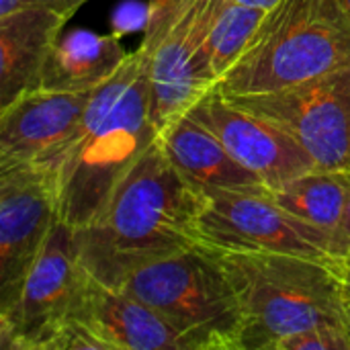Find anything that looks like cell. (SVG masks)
Segmentation results:
<instances>
[{"label":"cell","instance_id":"cell-1","mask_svg":"<svg viewBox=\"0 0 350 350\" xmlns=\"http://www.w3.org/2000/svg\"><path fill=\"white\" fill-rule=\"evenodd\" d=\"M158 139L150 113L148 57L137 47L100 84L76 129L33 162L51 189L57 219L88 226L137 158Z\"/></svg>","mask_w":350,"mask_h":350},{"label":"cell","instance_id":"cell-2","mask_svg":"<svg viewBox=\"0 0 350 350\" xmlns=\"http://www.w3.org/2000/svg\"><path fill=\"white\" fill-rule=\"evenodd\" d=\"M205 195L191 187L156 139L123 174L103 211L76 230L82 267L107 285L199 244Z\"/></svg>","mask_w":350,"mask_h":350},{"label":"cell","instance_id":"cell-3","mask_svg":"<svg viewBox=\"0 0 350 350\" xmlns=\"http://www.w3.org/2000/svg\"><path fill=\"white\" fill-rule=\"evenodd\" d=\"M238 293L240 350H277L318 326L347 328L349 279L342 265L275 252L219 254Z\"/></svg>","mask_w":350,"mask_h":350},{"label":"cell","instance_id":"cell-4","mask_svg":"<svg viewBox=\"0 0 350 350\" xmlns=\"http://www.w3.org/2000/svg\"><path fill=\"white\" fill-rule=\"evenodd\" d=\"M349 64L350 21L338 0H279L217 88L230 96L275 92Z\"/></svg>","mask_w":350,"mask_h":350},{"label":"cell","instance_id":"cell-5","mask_svg":"<svg viewBox=\"0 0 350 350\" xmlns=\"http://www.w3.org/2000/svg\"><path fill=\"white\" fill-rule=\"evenodd\" d=\"M117 287L154 308L187 350H240L244 314L217 252L197 244L129 273Z\"/></svg>","mask_w":350,"mask_h":350},{"label":"cell","instance_id":"cell-6","mask_svg":"<svg viewBox=\"0 0 350 350\" xmlns=\"http://www.w3.org/2000/svg\"><path fill=\"white\" fill-rule=\"evenodd\" d=\"M213 0H150L142 49L148 57L150 113L160 133L217 86L207 55Z\"/></svg>","mask_w":350,"mask_h":350},{"label":"cell","instance_id":"cell-7","mask_svg":"<svg viewBox=\"0 0 350 350\" xmlns=\"http://www.w3.org/2000/svg\"><path fill=\"white\" fill-rule=\"evenodd\" d=\"M197 238L217 254L275 252L342 265L336 236L291 215L269 191L207 193Z\"/></svg>","mask_w":350,"mask_h":350},{"label":"cell","instance_id":"cell-8","mask_svg":"<svg viewBox=\"0 0 350 350\" xmlns=\"http://www.w3.org/2000/svg\"><path fill=\"white\" fill-rule=\"evenodd\" d=\"M84 279L86 269L78 256L76 230L57 219L16 299L0 310V347L53 350L74 322Z\"/></svg>","mask_w":350,"mask_h":350},{"label":"cell","instance_id":"cell-9","mask_svg":"<svg viewBox=\"0 0 350 350\" xmlns=\"http://www.w3.org/2000/svg\"><path fill=\"white\" fill-rule=\"evenodd\" d=\"M226 96L285 129L318 168L350 170V64L283 90Z\"/></svg>","mask_w":350,"mask_h":350},{"label":"cell","instance_id":"cell-10","mask_svg":"<svg viewBox=\"0 0 350 350\" xmlns=\"http://www.w3.org/2000/svg\"><path fill=\"white\" fill-rule=\"evenodd\" d=\"M57 221L55 201L37 164L0 166V310L18 295Z\"/></svg>","mask_w":350,"mask_h":350},{"label":"cell","instance_id":"cell-11","mask_svg":"<svg viewBox=\"0 0 350 350\" xmlns=\"http://www.w3.org/2000/svg\"><path fill=\"white\" fill-rule=\"evenodd\" d=\"M187 113L207 125L228 152L244 168L252 170L269 191L316 168L310 154L285 129L240 107L217 86L205 92Z\"/></svg>","mask_w":350,"mask_h":350},{"label":"cell","instance_id":"cell-12","mask_svg":"<svg viewBox=\"0 0 350 350\" xmlns=\"http://www.w3.org/2000/svg\"><path fill=\"white\" fill-rule=\"evenodd\" d=\"M96 350H187L183 336L146 301L86 271L74 322Z\"/></svg>","mask_w":350,"mask_h":350},{"label":"cell","instance_id":"cell-13","mask_svg":"<svg viewBox=\"0 0 350 350\" xmlns=\"http://www.w3.org/2000/svg\"><path fill=\"white\" fill-rule=\"evenodd\" d=\"M92 92L35 88L0 109V166L37 162L62 144L80 123Z\"/></svg>","mask_w":350,"mask_h":350},{"label":"cell","instance_id":"cell-14","mask_svg":"<svg viewBox=\"0 0 350 350\" xmlns=\"http://www.w3.org/2000/svg\"><path fill=\"white\" fill-rule=\"evenodd\" d=\"M158 139L180 176L207 195L211 191H269L267 185L244 168L221 139L193 115L183 113L160 129Z\"/></svg>","mask_w":350,"mask_h":350},{"label":"cell","instance_id":"cell-15","mask_svg":"<svg viewBox=\"0 0 350 350\" xmlns=\"http://www.w3.org/2000/svg\"><path fill=\"white\" fill-rule=\"evenodd\" d=\"M66 21L47 8L0 14V109L39 86L49 49Z\"/></svg>","mask_w":350,"mask_h":350},{"label":"cell","instance_id":"cell-16","mask_svg":"<svg viewBox=\"0 0 350 350\" xmlns=\"http://www.w3.org/2000/svg\"><path fill=\"white\" fill-rule=\"evenodd\" d=\"M129 57L117 35L90 29H62L43 66L39 86L64 92H92Z\"/></svg>","mask_w":350,"mask_h":350},{"label":"cell","instance_id":"cell-17","mask_svg":"<svg viewBox=\"0 0 350 350\" xmlns=\"http://www.w3.org/2000/svg\"><path fill=\"white\" fill-rule=\"evenodd\" d=\"M269 193L291 215L336 236L350 199V170L316 166Z\"/></svg>","mask_w":350,"mask_h":350},{"label":"cell","instance_id":"cell-18","mask_svg":"<svg viewBox=\"0 0 350 350\" xmlns=\"http://www.w3.org/2000/svg\"><path fill=\"white\" fill-rule=\"evenodd\" d=\"M265 12V8L234 0H213L207 25V55L217 84L248 47Z\"/></svg>","mask_w":350,"mask_h":350},{"label":"cell","instance_id":"cell-19","mask_svg":"<svg viewBox=\"0 0 350 350\" xmlns=\"http://www.w3.org/2000/svg\"><path fill=\"white\" fill-rule=\"evenodd\" d=\"M277 350H350V334L345 326H318L285 338Z\"/></svg>","mask_w":350,"mask_h":350},{"label":"cell","instance_id":"cell-20","mask_svg":"<svg viewBox=\"0 0 350 350\" xmlns=\"http://www.w3.org/2000/svg\"><path fill=\"white\" fill-rule=\"evenodd\" d=\"M88 0H0V14L14 12L18 8H47L70 18Z\"/></svg>","mask_w":350,"mask_h":350},{"label":"cell","instance_id":"cell-21","mask_svg":"<svg viewBox=\"0 0 350 350\" xmlns=\"http://www.w3.org/2000/svg\"><path fill=\"white\" fill-rule=\"evenodd\" d=\"M336 242H338V248H340V256L345 260L350 254V199L349 203H347V209H345L340 228L336 232Z\"/></svg>","mask_w":350,"mask_h":350},{"label":"cell","instance_id":"cell-22","mask_svg":"<svg viewBox=\"0 0 350 350\" xmlns=\"http://www.w3.org/2000/svg\"><path fill=\"white\" fill-rule=\"evenodd\" d=\"M234 2L244 4V6H256V8H265V10H269V8H273L279 0H234Z\"/></svg>","mask_w":350,"mask_h":350},{"label":"cell","instance_id":"cell-23","mask_svg":"<svg viewBox=\"0 0 350 350\" xmlns=\"http://www.w3.org/2000/svg\"><path fill=\"white\" fill-rule=\"evenodd\" d=\"M338 4H340L342 12L347 14V18L350 21V0H338Z\"/></svg>","mask_w":350,"mask_h":350},{"label":"cell","instance_id":"cell-24","mask_svg":"<svg viewBox=\"0 0 350 350\" xmlns=\"http://www.w3.org/2000/svg\"><path fill=\"white\" fill-rule=\"evenodd\" d=\"M347 330L350 334V285H349V299H347Z\"/></svg>","mask_w":350,"mask_h":350},{"label":"cell","instance_id":"cell-25","mask_svg":"<svg viewBox=\"0 0 350 350\" xmlns=\"http://www.w3.org/2000/svg\"><path fill=\"white\" fill-rule=\"evenodd\" d=\"M342 267H345V273H347V279H349L350 283V254L342 260Z\"/></svg>","mask_w":350,"mask_h":350},{"label":"cell","instance_id":"cell-26","mask_svg":"<svg viewBox=\"0 0 350 350\" xmlns=\"http://www.w3.org/2000/svg\"><path fill=\"white\" fill-rule=\"evenodd\" d=\"M349 285H350V283H349Z\"/></svg>","mask_w":350,"mask_h":350}]
</instances>
